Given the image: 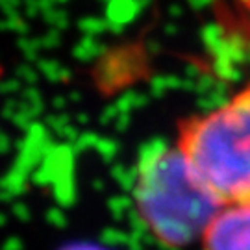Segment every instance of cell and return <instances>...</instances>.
I'll return each mask as SVG.
<instances>
[{"mask_svg":"<svg viewBox=\"0 0 250 250\" xmlns=\"http://www.w3.org/2000/svg\"><path fill=\"white\" fill-rule=\"evenodd\" d=\"M172 145L219 206H250V82L180 119Z\"/></svg>","mask_w":250,"mask_h":250,"instance_id":"6da1fadb","label":"cell"},{"mask_svg":"<svg viewBox=\"0 0 250 250\" xmlns=\"http://www.w3.org/2000/svg\"><path fill=\"white\" fill-rule=\"evenodd\" d=\"M135 213L154 241L169 250L198 245L206 224L221 208L195 178L172 143L146 145L132 184Z\"/></svg>","mask_w":250,"mask_h":250,"instance_id":"7a4b0ae2","label":"cell"},{"mask_svg":"<svg viewBox=\"0 0 250 250\" xmlns=\"http://www.w3.org/2000/svg\"><path fill=\"white\" fill-rule=\"evenodd\" d=\"M200 250H250V206H221L198 239Z\"/></svg>","mask_w":250,"mask_h":250,"instance_id":"3957f363","label":"cell"},{"mask_svg":"<svg viewBox=\"0 0 250 250\" xmlns=\"http://www.w3.org/2000/svg\"><path fill=\"white\" fill-rule=\"evenodd\" d=\"M224 17L250 39V0H224Z\"/></svg>","mask_w":250,"mask_h":250,"instance_id":"277c9868","label":"cell"},{"mask_svg":"<svg viewBox=\"0 0 250 250\" xmlns=\"http://www.w3.org/2000/svg\"><path fill=\"white\" fill-rule=\"evenodd\" d=\"M65 250H99V249L89 247V245H72V247H69V249H65Z\"/></svg>","mask_w":250,"mask_h":250,"instance_id":"5b68a950","label":"cell"}]
</instances>
